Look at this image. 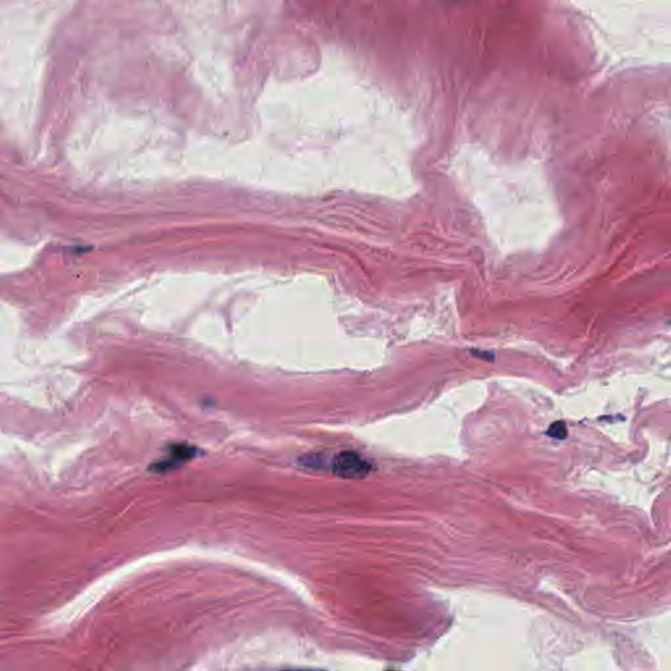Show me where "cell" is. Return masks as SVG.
Instances as JSON below:
<instances>
[{
    "mask_svg": "<svg viewBox=\"0 0 671 671\" xmlns=\"http://www.w3.org/2000/svg\"><path fill=\"white\" fill-rule=\"evenodd\" d=\"M371 463L356 451H342L332 462V471L342 478H362L371 471Z\"/></svg>",
    "mask_w": 671,
    "mask_h": 671,
    "instance_id": "1",
    "label": "cell"
},
{
    "mask_svg": "<svg viewBox=\"0 0 671 671\" xmlns=\"http://www.w3.org/2000/svg\"><path fill=\"white\" fill-rule=\"evenodd\" d=\"M195 455H197V450L192 446L172 445L171 448L167 451L166 457L156 460L155 463L151 466V471H154L156 474H164V472L180 467L188 460L195 457Z\"/></svg>",
    "mask_w": 671,
    "mask_h": 671,
    "instance_id": "2",
    "label": "cell"
},
{
    "mask_svg": "<svg viewBox=\"0 0 671 671\" xmlns=\"http://www.w3.org/2000/svg\"><path fill=\"white\" fill-rule=\"evenodd\" d=\"M547 436L548 437L554 438V439H565L568 437V429H566V425L563 421H557L552 424L549 429L547 430Z\"/></svg>",
    "mask_w": 671,
    "mask_h": 671,
    "instance_id": "3",
    "label": "cell"
}]
</instances>
